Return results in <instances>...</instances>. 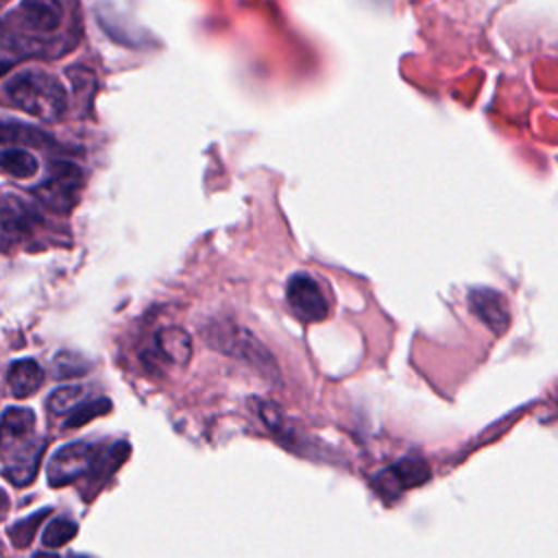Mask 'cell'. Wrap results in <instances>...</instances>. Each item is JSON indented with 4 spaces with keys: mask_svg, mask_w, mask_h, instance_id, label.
<instances>
[{
    "mask_svg": "<svg viewBox=\"0 0 558 558\" xmlns=\"http://www.w3.org/2000/svg\"><path fill=\"white\" fill-rule=\"evenodd\" d=\"M76 532H78V525H76L72 519L57 517V519H52V521L46 525V530H44V534H41V543H44L46 547H61V545H65L68 541H72V538L76 536Z\"/></svg>",
    "mask_w": 558,
    "mask_h": 558,
    "instance_id": "obj_17",
    "label": "cell"
},
{
    "mask_svg": "<svg viewBox=\"0 0 558 558\" xmlns=\"http://www.w3.org/2000/svg\"><path fill=\"white\" fill-rule=\"evenodd\" d=\"M35 427V412L31 408L9 405L2 414V440L4 445L13 438H22L31 434Z\"/></svg>",
    "mask_w": 558,
    "mask_h": 558,
    "instance_id": "obj_12",
    "label": "cell"
},
{
    "mask_svg": "<svg viewBox=\"0 0 558 558\" xmlns=\"http://www.w3.org/2000/svg\"><path fill=\"white\" fill-rule=\"evenodd\" d=\"M46 449V440L44 438H26L24 442H20L7 458L2 464V475L7 482H11L13 486H28L39 469L41 456Z\"/></svg>",
    "mask_w": 558,
    "mask_h": 558,
    "instance_id": "obj_6",
    "label": "cell"
},
{
    "mask_svg": "<svg viewBox=\"0 0 558 558\" xmlns=\"http://www.w3.org/2000/svg\"><path fill=\"white\" fill-rule=\"evenodd\" d=\"M205 340L209 347H214L220 353H227L231 357L244 360L246 364H251L255 371H259L262 375L277 379V364L270 355V351L246 329L238 327L231 320H220V323H211L205 329Z\"/></svg>",
    "mask_w": 558,
    "mask_h": 558,
    "instance_id": "obj_2",
    "label": "cell"
},
{
    "mask_svg": "<svg viewBox=\"0 0 558 558\" xmlns=\"http://www.w3.org/2000/svg\"><path fill=\"white\" fill-rule=\"evenodd\" d=\"M100 460V451L89 442H70L54 451L52 460L48 462V484L52 488H61L70 482L94 471Z\"/></svg>",
    "mask_w": 558,
    "mask_h": 558,
    "instance_id": "obj_3",
    "label": "cell"
},
{
    "mask_svg": "<svg viewBox=\"0 0 558 558\" xmlns=\"http://www.w3.org/2000/svg\"><path fill=\"white\" fill-rule=\"evenodd\" d=\"M2 170L15 179H31L37 174L39 163H37L35 155L24 148H4Z\"/></svg>",
    "mask_w": 558,
    "mask_h": 558,
    "instance_id": "obj_13",
    "label": "cell"
},
{
    "mask_svg": "<svg viewBox=\"0 0 558 558\" xmlns=\"http://www.w3.org/2000/svg\"><path fill=\"white\" fill-rule=\"evenodd\" d=\"M89 368V364L72 351H59L52 360V377L54 379H72V377H81L85 375Z\"/></svg>",
    "mask_w": 558,
    "mask_h": 558,
    "instance_id": "obj_15",
    "label": "cell"
},
{
    "mask_svg": "<svg viewBox=\"0 0 558 558\" xmlns=\"http://www.w3.org/2000/svg\"><path fill=\"white\" fill-rule=\"evenodd\" d=\"M4 96L20 111L48 122L57 120L68 107L63 83L39 68H26L9 76L4 83Z\"/></svg>",
    "mask_w": 558,
    "mask_h": 558,
    "instance_id": "obj_1",
    "label": "cell"
},
{
    "mask_svg": "<svg viewBox=\"0 0 558 558\" xmlns=\"http://www.w3.org/2000/svg\"><path fill=\"white\" fill-rule=\"evenodd\" d=\"M429 466L425 460L421 458H414V456H408L403 460H397L395 464H390L388 469H384L379 473L377 480H373L375 488L386 495L388 488L392 490H410V488H416L421 484H425L429 480Z\"/></svg>",
    "mask_w": 558,
    "mask_h": 558,
    "instance_id": "obj_7",
    "label": "cell"
},
{
    "mask_svg": "<svg viewBox=\"0 0 558 558\" xmlns=\"http://www.w3.org/2000/svg\"><path fill=\"white\" fill-rule=\"evenodd\" d=\"M286 299L292 312L305 323H318L329 316V303L310 275H292L286 286Z\"/></svg>",
    "mask_w": 558,
    "mask_h": 558,
    "instance_id": "obj_5",
    "label": "cell"
},
{
    "mask_svg": "<svg viewBox=\"0 0 558 558\" xmlns=\"http://www.w3.org/2000/svg\"><path fill=\"white\" fill-rule=\"evenodd\" d=\"M469 305L473 314L493 331V333H504L510 325V312L506 299L490 290V288H475L469 294Z\"/></svg>",
    "mask_w": 558,
    "mask_h": 558,
    "instance_id": "obj_8",
    "label": "cell"
},
{
    "mask_svg": "<svg viewBox=\"0 0 558 558\" xmlns=\"http://www.w3.org/2000/svg\"><path fill=\"white\" fill-rule=\"evenodd\" d=\"M85 395L83 386L76 384H68V386H59L50 397H48V410H52L54 414H63L74 410L81 403V397Z\"/></svg>",
    "mask_w": 558,
    "mask_h": 558,
    "instance_id": "obj_18",
    "label": "cell"
},
{
    "mask_svg": "<svg viewBox=\"0 0 558 558\" xmlns=\"http://www.w3.org/2000/svg\"><path fill=\"white\" fill-rule=\"evenodd\" d=\"M159 353L179 366H185L192 357V338L181 327H163L155 336Z\"/></svg>",
    "mask_w": 558,
    "mask_h": 558,
    "instance_id": "obj_11",
    "label": "cell"
},
{
    "mask_svg": "<svg viewBox=\"0 0 558 558\" xmlns=\"http://www.w3.org/2000/svg\"><path fill=\"white\" fill-rule=\"evenodd\" d=\"M33 558H59L57 554H48V551H37Z\"/></svg>",
    "mask_w": 558,
    "mask_h": 558,
    "instance_id": "obj_19",
    "label": "cell"
},
{
    "mask_svg": "<svg viewBox=\"0 0 558 558\" xmlns=\"http://www.w3.org/2000/svg\"><path fill=\"white\" fill-rule=\"evenodd\" d=\"M20 20L35 33H52L63 20V7L59 0H22Z\"/></svg>",
    "mask_w": 558,
    "mask_h": 558,
    "instance_id": "obj_9",
    "label": "cell"
},
{
    "mask_svg": "<svg viewBox=\"0 0 558 558\" xmlns=\"http://www.w3.org/2000/svg\"><path fill=\"white\" fill-rule=\"evenodd\" d=\"M109 410H111V401H109L107 397L92 399V401H81V403L70 412V416H68V421H65L63 427H65V429H70V427H81V425H85L87 421L107 414Z\"/></svg>",
    "mask_w": 558,
    "mask_h": 558,
    "instance_id": "obj_14",
    "label": "cell"
},
{
    "mask_svg": "<svg viewBox=\"0 0 558 558\" xmlns=\"http://www.w3.org/2000/svg\"><path fill=\"white\" fill-rule=\"evenodd\" d=\"M81 181H83V174L74 163L54 161L50 163L46 179L39 183L37 194L50 207L65 211L74 205V198L81 190Z\"/></svg>",
    "mask_w": 558,
    "mask_h": 558,
    "instance_id": "obj_4",
    "label": "cell"
},
{
    "mask_svg": "<svg viewBox=\"0 0 558 558\" xmlns=\"http://www.w3.org/2000/svg\"><path fill=\"white\" fill-rule=\"evenodd\" d=\"M50 512H52L50 508H44V510L31 514V517H26V519L15 521V523L9 527V536H11L13 545H15V547H26V545L35 538V532L39 530V523H41Z\"/></svg>",
    "mask_w": 558,
    "mask_h": 558,
    "instance_id": "obj_16",
    "label": "cell"
},
{
    "mask_svg": "<svg viewBox=\"0 0 558 558\" xmlns=\"http://www.w3.org/2000/svg\"><path fill=\"white\" fill-rule=\"evenodd\" d=\"M44 384V368L31 360H15L7 371V388L15 399H26Z\"/></svg>",
    "mask_w": 558,
    "mask_h": 558,
    "instance_id": "obj_10",
    "label": "cell"
}]
</instances>
